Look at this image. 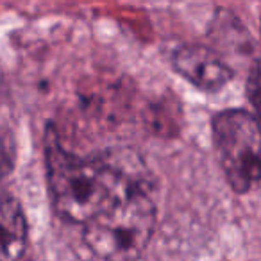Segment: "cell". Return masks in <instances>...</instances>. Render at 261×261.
I'll return each instance as SVG.
<instances>
[{"label": "cell", "instance_id": "5b68a950", "mask_svg": "<svg viewBox=\"0 0 261 261\" xmlns=\"http://www.w3.org/2000/svg\"><path fill=\"white\" fill-rule=\"evenodd\" d=\"M27 224L18 200L2 199V261H16L25 249Z\"/></svg>", "mask_w": 261, "mask_h": 261}, {"label": "cell", "instance_id": "6da1fadb", "mask_svg": "<svg viewBox=\"0 0 261 261\" xmlns=\"http://www.w3.org/2000/svg\"><path fill=\"white\" fill-rule=\"evenodd\" d=\"M45 165L56 211L72 224L86 225L130 192L143 188V167L130 150L111 149L95 158H79L63 149L52 127L45 136Z\"/></svg>", "mask_w": 261, "mask_h": 261}, {"label": "cell", "instance_id": "7a4b0ae2", "mask_svg": "<svg viewBox=\"0 0 261 261\" xmlns=\"http://www.w3.org/2000/svg\"><path fill=\"white\" fill-rule=\"evenodd\" d=\"M156 227V206L145 188L130 192L84 225L88 249L104 261H136Z\"/></svg>", "mask_w": 261, "mask_h": 261}, {"label": "cell", "instance_id": "277c9868", "mask_svg": "<svg viewBox=\"0 0 261 261\" xmlns=\"http://www.w3.org/2000/svg\"><path fill=\"white\" fill-rule=\"evenodd\" d=\"M174 66L182 77L204 91H218L232 79V70L204 45H182L174 54Z\"/></svg>", "mask_w": 261, "mask_h": 261}, {"label": "cell", "instance_id": "3957f363", "mask_svg": "<svg viewBox=\"0 0 261 261\" xmlns=\"http://www.w3.org/2000/svg\"><path fill=\"white\" fill-rule=\"evenodd\" d=\"M218 163L231 188L247 193L261 181V125L242 109H227L213 118Z\"/></svg>", "mask_w": 261, "mask_h": 261}, {"label": "cell", "instance_id": "8992f818", "mask_svg": "<svg viewBox=\"0 0 261 261\" xmlns=\"http://www.w3.org/2000/svg\"><path fill=\"white\" fill-rule=\"evenodd\" d=\"M247 93H249L250 104L257 113V122L261 125V61H256L250 68L249 81H247Z\"/></svg>", "mask_w": 261, "mask_h": 261}]
</instances>
